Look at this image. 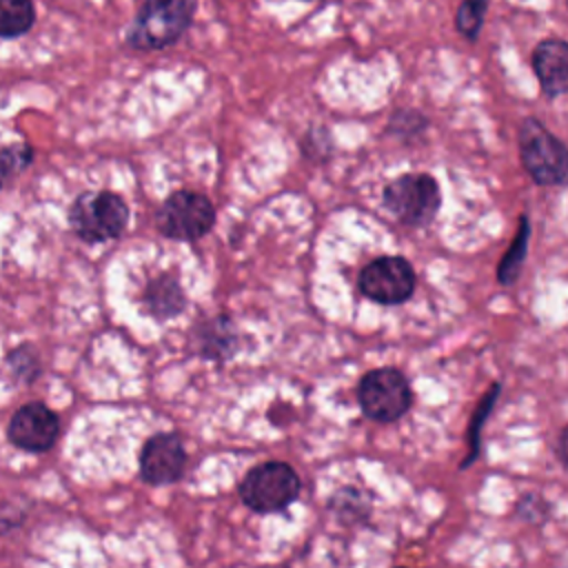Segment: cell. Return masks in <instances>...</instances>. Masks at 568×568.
Returning <instances> with one entry per match:
<instances>
[{
    "instance_id": "obj_1",
    "label": "cell",
    "mask_w": 568,
    "mask_h": 568,
    "mask_svg": "<svg viewBox=\"0 0 568 568\" xmlns=\"http://www.w3.org/2000/svg\"><path fill=\"white\" fill-rule=\"evenodd\" d=\"M195 7L197 0H144L126 42L144 51L171 47L189 29Z\"/></svg>"
},
{
    "instance_id": "obj_2",
    "label": "cell",
    "mask_w": 568,
    "mask_h": 568,
    "mask_svg": "<svg viewBox=\"0 0 568 568\" xmlns=\"http://www.w3.org/2000/svg\"><path fill=\"white\" fill-rule=\"evenodd\" d=\"M69 224L89 244L115 240L129 224V206L113 191H84L69 209Z\"/></svg>"
},
{
    "instance_id": "obj_3",
    "label": "cell",
    "mask_w": 568,
    "mask_h": 568,
    "mask_svg": "<svg viewBox=\"0 0 568 568\" xmlns=\"http://www.w3.org/2000/svg\"><path fill=\"white\" fill-rule=\"evenodd\" d=\"M302 490L300 475L286 462H264L246 470L240 481V497L253 513H282Z\"/></svg>"
},
{
    "instance_id": "obj_4",
    "label": "cell",
    "mask_w": 568,
    "mask_h": 568,
    "mask_svg": "<svg viewBox=\"0 0 568 568\" xmlns=\"http://www.w3.org/2000/svg\"><path fill=\"white\" fill-rule=\"evenodd\" d=\"M384 206L406 226H428L442 206V191L428 173H402L384 186Z\"/></svg>"
},
{
    "instance_id": "obj_5",
    "label": "cell",
    "mask_w": 568,
    "mask_h": 568,
    "mask_svg": "<svg viewBox=\"0 0 568 568\" xmlns=\"http://www.w3.org/2000/svg\"><path fill=\"white\" fill-rule=\"evenodd\" d=\"M519 155L526 173L535 184H564L568 173L566 146L537 118H524L519 126Z\"/></svg>"
},
{
    "instance_id": "obj_6",
    "label": "cell",
    "mask_w": 568,
    "mask_h": 568,
    "mask_svg": "<svg viewBox=\"0 0 568 568\" xmlns=\"http://www.w3.org/2000/svg\"><path fill=\"white\" fill-rule=\"evenodd\" d=\"M357 402L368 419L390 424L404 417L413 406V388L402 371L382 366L359 379Z\"/></svg>"
},
{
    "instance_id": "obj_7",
    "label": "cell",
    "mask_w": 568,
    "mask_h": 568,
    "mask_svg": "<svg viewBox=\"0 0 568 568\" xmlns=\"http://www.w3.org/2000/svg\"><path fill=\"white\" fill-rule=\"evenodd\" d=\"M215 224L211 200L197 191H173L155 213L158 233L175 242L202 240Z\"/></svg>"
},
{
    "instance_id": "obj_8",
    "label": "cell",
    "mask_w": 568,
    "mask_h": 568,
    "mask_svg": "<svg viewBox=\"0 0 568 568\" xmlns=\"http://www.w3.org/2000/svg\"><path fill=\"white\" fill-rule=\"evenodd\" d=\"M417 275L413 264L402 255H382L371 260L357 277L359 293L377 304L395 306L415 293Z\"/></svg>"
},
{
    "instance_id": "obj_9",
    "label": "cell",
    "mask_w": 568,
    "mask_h": 568,
    "mask_svg": "<svg viewBox=\"0 0 568 568\" xmlns=\"http://www.w3.org/2000/svg\"><path fill=\"white\" fill-rule=\"evenodd\" d=\"M140 477L151 486L173 484L182 477L186 466V450L175 433L151 435L140 450Z\"/></svg>"
},
{
    "instance_id": "obj_10",
    "label": "cell",
    "mask_w": 568,
    "mask_h": 568,
    "mask_svg": "<svg viewBox=\"0 0 568 568\" xmlns=\"http://www.w3.org/2000/svg\"><path fill=\"white\" fill-rule=\"evenodd\" d=\"M60 435L58 415L42 402H29L20 406L7 428V437L13 446L29 453L49 450Z\"/></svg>"
},
{
    "instance_id": "obj_11",
    "label": "cell",
    "mask_w": 568,
    "mask_h": 568,
    "mask_svg": "<svg viewBox=\"0 0 568 568\" xmlns=\"http://www.w3.org/2000/svg\"><path fill=\"white\" fill-rule=\"evenodd\" d=\"M240 331L229 315H213L191 328V346L195 355L213 362H226L240 351Z\"/></svg>"
},
{
    "instance_id": "obj_12",
    "label": "cell",
    "mask_w": 568,
    "mask_h": 568,
    "mask_svg": "<svg viewBox=\"0 0 568 568\" xmlns=\"http://www.w3.org/2000/svg\"><path fill=\"white\" fill-rule=\"evenodd\" d=\"M532 71L546 98H559L568 89V44L561 38L541 40L530 55Z\"/></svg>"
},
{
    "instance_id": "obj_13",
    "label": "cell",
    "mask_w": 568,
    "mask_h": 568,
    "mask_svg": "<svg viewBox=\"0 0 568 568\" xmlns=\"http://www.w3.org/2000/svg\"><path fill=\"white\" fill-rule=\"evenodd\" d=\"M142 302H144V308L160 322H166L180 315L189 304L180 280L173 277L171 273H162L153 277L144 288Z\"/></svg>"
},
{
    "instance_id": "obj_14",
    "label": "cell",
    "mask_w": 568,
    "mask_h": 568,
    "mask_svg": "<svg viewBox=\"0 0 568 568\" xmlns=\"http://www.w3.org/2000/svg\"><path fill=\"white\" fill-rule=\"evenodd\" d=\"M528 240H530V220L528 215L519 217V229L508 246V251L504 253L499 266H497V280L504 286H513L519 275H521V266L526 262L528 255Z\"/></svg>"
},
{
    "instance_id": "obj_15",
    "label": "cell",
    "mask_w": 568,
    "mask_h": 568,
    "mask_svg": "<svg viewBox=\"0 0 568 568\" xmlns=\"http://www.w3.org/2000/svg\"><path fill=\"white\" fill-rule=\"evenodd\" d=\"M36 20L31 0H0V38H16L31 29Z\"/></svg>"
},
{
    "instance_id": "obj_16",
    "label": "cell",
    "mask_w": 568,
    "mask_h": 568,
    "mask_svg": "<svg viewBox=\"0 0 568 568\" xmlns=\"http://www.w3.org/2000/svg\"><path fill=\"white\" fill-rule=\"evenodd\" d=\"M499 397V384H493L490 388H488V393L481 397V402L477 404V410H475V415H473V419H470V428H468V446H470V450H468V455L464 457V462L459 464V468H468L475 459H477V455H479V442H481V428H484V422L488 419V415H490V410H493V406H495V399Z\"/></svg>"
},
{
    "instance_id": "obj_17",
    "label": "cell",
    "mask_w": 568,
    "mask_h": 568,
    "mask_svg": "<svg viewBox=\"0 0 568 568\" xmlns=\"http://www.w3.org/2000/svg\"><path fill=\"white\" fill-rule=\"evenodd\" d=\"M331 506L335 508V515L342 519V521H359L368 515V499L353 486H344L339 488L333 499H331Z\"/></svg>"
},
{
    "instance_id": "obj_18",
    "label": "cell",
    "mask_w": 568,
    "mask_h": 568,
    "mask_svg": "<svg viewBox=\"0 0 568 568\" xmlns=\"http://www.w3.org/2000/svg\"><path fill=\"white\" fill-rule=\"evenodd\" d=\"M486 9H488V0H462V4L457 7V13H455L457 31L464 38L475 40L484 27Z\"/></svg>"
},
{
    "instance_id": "obj_19",
    "label": "cell",
    "mask_w": 568,
    "mask_h": 568,
    "mask_svg": "<svg viewBox=\"0 0 568 568\" xmlns=\"http://www.w3.org/2000/svg\"><path fill=\"white\" fill-rule=\"evenodd\" d=\"M559 459H561V464H566V455H564V450H566V428H561V433H559Z\"/></svg>"
},
{
    "instance_id": "obj_20",
    "label": "cell",
    "mask_w": 568,
    "mask_h": 568,
    "mask_svg": "<svg viewBox=\"0 0 568 568\" xmlns=\"http://www.w3.org/2000/svg\"><path fill=\"white\" fill-rule=\"evenodd\" d=\"M4 175H7V169H4V164H2V158H0V186H2V182H4Z\"/></svg>"
}]
</instances>
